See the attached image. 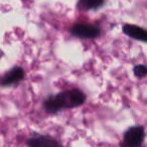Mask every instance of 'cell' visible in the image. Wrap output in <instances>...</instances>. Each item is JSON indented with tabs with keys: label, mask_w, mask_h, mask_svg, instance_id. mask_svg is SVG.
<instances>
[{
	"label": "cell",
	"mask_w": 147,
	"mask_h": 147,
	"mask_svg": "<svg viewBox=\"0 0 147 147\" xmlns=\"http://www.w3.org/2000/svg\"><path fill=\"white\" fill-rule=\"evenodd\" d=\"M86 95L79 89L65 90L49 96L43 102V108L49 114H57L63 109L78 108L86 102Z\"/></svg>",
	"instance_id": "obj_1"
},
{
	"label": "cell",
	"mask_w": 147,
	"mask_h": 147,
	"mask_svg": "<svg viewBox=\"0 0 147 147\" xmlns=\"http://www.w3.org/2000/svg\"><path fill=\"white\" fill-rule=\"evenodd\" d=\"M69 33L73 36L82 39H95L100 36V26L91 23H75L69 28Z\"/></svg>",
	"instance_id": "obj_2"
},
{
	"label": "cell",
	"mask_w": 147,
	"mask_h": 147,
	"mask_svg": "<svg viewBox=\"0 0 147 147\" xmlns=\"http://www.w3.org/2000/svg\"><path fill=\"white\" fill-rule=\"evenodd\" d=\"M145 129L143 126L130 127L124 133L121 147H141L144 142Z\"/></svg>",
	"instance_id": "obj_3"
},
{
	"label": "cell",
	"mask_w": 147,
	"mask_h": 147,
	"mask_svg": "<svg viewBox=\"0 0 147 147\" xmlns=\"http://www.w3.org/2000/svg\"><path fill=\"white\" fill-rule=\"evenodd\" d=\"M28 147H63V145L49 135H36L27 139Z\"/></svg>",
	"instance_id": "obj_4"
},
{
	"label": "cell",
	"mask_w": 147,
	"mask_h": 147,
	"mask_svg": "<svg viewBox=\"0 0 147 147\" xmlns=\"http://www.w3.org/2000/svg\"><path fill=\"white\" fill-rule=\"evenodd\" d=\"M25 77V73L22 67H14L8 71L1 79V86L2 87H9L13 85L18 84L19 82L23 80Z\"/></svg>",
	"instance_id": "obj_5"
},
{
	"label": "cell",
	"mask_w": 147,
	"mask_h": 147,
	"mask_svg": "<svg viewBox=\"0 0 147 147\" xmlns=\"http://www.w3.org/2000/svg\"><path fill=\"white\" fill-rule=\"evenodd\" d=\"M122 30L127 36L131 37V38L142 41V42H147V29L143 28V27L126 23L123 25Z\"/></svg>",
	"instance_id": "obj_6"
},
{
	"label": "cell",
	"mask_w": 147,
	"mask_h": 147,
	"mask_svg": "<svg viewBox=\"0 0 147 147\" xmlns=\"http://www.w3.org/2000/svg\"><path fill=\"white\" fill-rule=\"evenodd\" d=\"M105 4V0H78L79 10L87 11V10H96L99 9Z\"/></svg>",
	"instance_id": "obj_7"
},
{
	"label": "cell",
	"mask_w": 147,
	"mask_h": 147,
	"mask_svg": "<svg viewBox=\"0 0 147 147\" xmlns=\"http://www.w3.org/2000/svg\"><path fill=\"white\" fill-rule=\"evenodd\" d=\"M133 71H134V75L139 79H142L144 77L147 76V65H136L133 69Z\"/></svg>",
	"instance_id": "obj_8"
}]
</instances>
